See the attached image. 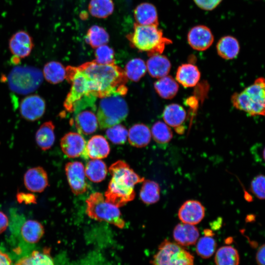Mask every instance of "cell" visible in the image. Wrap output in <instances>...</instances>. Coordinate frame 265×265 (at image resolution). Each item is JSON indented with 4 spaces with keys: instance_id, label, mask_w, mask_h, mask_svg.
Segmentation results:
<instances>
[{
    "instance_id": "7402d4cb",
    "label": "cell",
    "mask_w": 265,
    "mask_h": 265,
    "mask_svg": "<svg viewBox=\"0 0 265 265\" xmlns=\"http://www.w3.org/2000/svg\"><path fill=\"white\" fill-rule=\"evenodd\" d=\"M136 23L141 25L158 26V16L156 7L152 3L143 2L134 10Z\"/></svg>"
},
{
    "instance_id": "ac0fdd59",
    "label": "cell",
    "mask_w": 265,
    "mask_h": 265,
    "mask_svg": "<svg viewBox=\"0 0 265 265\" xmlns=\"http://www.w3.org/2000/svg\"><path fill=\"white\" fill-rule=\"evenodd\" d=\"M173 237L177 243L186 246L193 245L197 241L199 232L194 225L181 223L175 227Z\"/></svg>"
},
{
    "instance_id": "f35d334b",
    "label": "cell",
    "mask_w": 265,
    "mask_h": 265,
    "mask_svg": "<svg viewBox=\"0 0 265 265\" xmlns=\"http://www.w3.org/2000/svg\"><path fill=\"white\" fill-rule=\"evenodd\" d=\"M106 135L113 143L123 144L128 138V131L124 126L118 124L107 128Z\"/></svg>"
},
{
    "instance_id": "7c38bea8",
    "label": "cell",
    "mask_w": 265,
    "mask_h": 265,
    "mask_svg": "<svg viewBox=\"0 0 265 265\" xmlns=\"http://www.w3.org/2000/svg\"><path fill=\"white\" fill-rule=\"evenodd\" d=\"M86 142L81 134L70 132L61 139L60 146L63 153L70 158L82 157L87 159L86 154Z\"/></svg>"
},
{
    "instance_id": "d6986e66",
    "label": "cell",
    "mask_w": 265,
    "mask_h": 265,
    "mask_svg": "<svg viewBox=\"0 0 265 265\" xmlns=\"http://www.w3.org/2000/svg\"><path fill=\"white\" fill-rule=\"evenodd\" d=\"M146 64L149 75L157 79L167 76L171 67L168 58L161 54H155L150 56Z\"/></svg>"
},
{
    "instance_id": "83f0119b",
    "label": "cell",
    "mask_w": 265,
    "mask_h": 265,
    "mask_svg": "<svg viewBox=\"0 0 265 265\" xmlns=\"http://www.w3.org/2000/svg\"><path fill=\"white\" fill-rule=\"evenodd\" d=\"M154 88L160 97L165 99H171L176 95L179 90V85L174 78L167 75L158 79L154 83Z\"/></svg>"
},
{
    "instance_id": "f6af8a7d",
    "label": "cell",
    "mask_w": 265,
    "mask_h": 265,
    "mask_svg": "<svg viewBox=\"0 0 265 265\" xmlns=\"http://www.w3.org/2000/svg\"><path fill=\"white\" fill-rule=\"evenodd\" d=\"M8 225V218L6 215L0 211V234L5 231Z\"/></svg>"
},
{
    "instance_id": "ffe728a7",
    "label": "cell",
    "mask_w": 265,
    "mask_h": 265,
    "mask_svg": "<svg viewBox=\"0 0 265 265\" xmlns=\"http://www.w3.org/2000/svg\"><path fill=\"white\" fill-rule=\"evenodd\" d=\"M85 152L87 157L101 159L107 157L110 152V147L103 136L96 135L86 142Z\"/></svg>"
},
{
    "instance_id": "4316f807",
    "label": "cell",
    "mask_w": 265,
    "mask_h": 265,
    "mask_svg": "<svg viewBox=\"0 0 265 265\" xmlns=\"http://www.w3.org/2000/svg\"><path fill=\"white\" fill-rule=\"evenodd\" d=\"M185 109L177 104H171L166 106L162 113L165 123L169 126L177 128L181 126L186 118Z\"/></svg>"
},
{
    "instance_id": "5bb4252c",
    "label": "cell",
    "mask_w": 265,
    "mask_h": 265,
    "mask_svg": "<svg viewBox=\"0 0 265 265\" xmlns=\"http://www.w3.org/2000/svg\"><path fill=\"white\" fill-rule=\"evenodd\" d=\"M214 41L211 29L204 25H197L191 28L187 34V41L193 49L203 51L208 49Z\"/></svg>"
},
{
    "instance_id": "ab89813d",
    "label": "cell",
    "mask_w": 265,
    "mask_h": 265,
    "mask_svg": "<svg viewBox=\"0 0 265 265\" xmlns=\"http://www.w3.org/2000/svg\"><path fill=\"white\" fill-rule=\"evenodd\" d=\"M97 63L107 65L114 63V53L113 50L109 46L104 45L96 48L95 52Z\"/></svg>"
},
{
    "instance_id": "74e56055",
    "label": "cell",
    "mask_w": 265,
    "mask_h": 265,
    "mask_svg": "<svg viewBox=\"0 0 265 265\" xmlns=\"http://www.w3.org/2000/svg\"><path fill=\"white\" fill-rule=\"evenodd\" d=\"M154 140L159 144L169 142L173 137L172 132L165 122L158 121L155 123L151 130Z\"/></svg>"
},
{
    "instance_id": "8d00e7d4",
    "label": "cell",
    "mask_w": 265,
    "mask_h": 265,
    "mask_svg": "<svg viewBox=\"0 0 265 265\" xmlns=\"http://www.w3.org/2000/svg\"><path fill=\"white\" fill-rule=\"evenodd\" d=\"M216 247V242L212 236L205 235L198 240L196 246V252L201 258L208 259L213 255Z\"/></svg>"
},
{
    "instance_id": "277c9868",
    "label": "cell",
    "mask_w": 265,
    "mask_h": 265,
    "mask_svg": "<svg viewBox=\"0 0 265 265\" xmlns=\"http://www.w3.org/2000/svg\"><path fill=\"white\" fill-rule=\"evenodd\" d=\"M233 106L250 116L265 115V78H259L252 85L231 97Z\"/></svg>"
},
{
    "instance_id": "f546056e",
    "label": "cell",
    "mask_w": 265,
    "mask_h": 265,
    "mask_svg": "<svg viewBox=\"0 0 265 265\" xmlns=\"http://www.w3.org/2000/svg\"><path fill=\"white\" fill-rule=\"evenodd\" d=\"M66 68L57 61H50L44 67L43 75L46 80L53 84L62 82L66 78Z\"/></svg>"
},
{
    "instance_id": "e0dca14e",
    "label": "cell",
    "mask_w": 265,
    "mask_h": 265,
    "mask_svg": "<svg viewBox=\"0 0 265 265\" xmlns=\"http://www.w3.org/2000/svg\"><path fill=\"white\" fill-rule=\"evenodd\" d=\"M26 187L32 192H41L48 186V177L47 172L41 166H36L28 169L24 177Z\"/></svg>"
},
{
    "instance_id": "52a82bcc",
    "label": "cell",
    "mask_w": 265,
    "mask_h": 265,
    "mask_svg": "<svg viewBox=\"0 0 265 265\" xmlns=\"http://www.w3.org/2000/svg\"><path fill=\"white\" fill-rule=\"evenodd\" d=\"M86 203V212L91 218L106 221L119 228L124 227L125 222L119 208L107 202L101 193L96 192L91 194Z\"/></svg>"
},
{
    "instance_id": "cb8c5ba5",
    "label": "cell",
    "mask_w": 265,
    "mask_h": 265,
    "mask_svg": "<svg viewBox=\"0 0 265 265\" xmlns=\"http://www.w3.org/2000/svg\"><path fill=\"white\" fill-rule=\"evenodd\" d=\"M45 233L44 228L37 220L28 219L25 221L21 227V235L24 240L28 243L38 242Z\"/></svg>"
},
{
    "instance_id": "3957f363",
    "label": "cell",
    "mask_w": 265,
    "mask_h": 265,
    "mask_svg": "<svg viewBox=\"0 0 265 265\" xmlns=\"http://www.w3.org/2000/svg\"><path fill=\"white\" fill-rule=\"evenodd\" d=\"M128 38L138 50L147 52L149 55L161 54L166 45L172 41L163 36L162 30L157 25H141L135 23L133 32Z\"/></svg>"
},
{
    "instance_id": "8fae6325",
    "label": "cell",
    "mask_w": 265,
    "mask_h": 265,
    "mask_svg": "<svg viewBox=\"0 0 265 265\" xmlns=\"http://www.w3.org/2000/svg\"><path fill=\"white\" fill-rule=\"evenodd\" d=\"M83 164L80 161L69 162L65 171L71 191L76 195L84 193L87 189Z\"/></svg>"
},
{
    "instance_id": "ee69618b",
    "label": "cell",
    "mask_w": 265,
    "mask_h": 265,
    "mask_svg": "<svg viewBox=\"0 0 265 265\" xmlns=\"http://www.w3.org/2000/svg\"><path fill=\"white\" fill-rule=\"evenodd\" d=\"M256 260L258 265H265V244L261 245L258 249Z\"/></svg>"
},
{
    "instance_id": "d4e9b609",
    "label": "cell",
    "mask_w": 265,
    "mask_h": 265,
    "mask_svg": "<svg viewBox=\"0 0 265 265\" xmlns=\"http://www.w3.org/2000/svg\"><path fill=\"white\" fill-rule=\"evenodd\" d=\"M239 45L238 40L232 36L227 35L221 37L216 45L218 55L225 59L236 58L239 52Z\"/></svg>"
},
{
    "instance_id": "7dc6e473",
    "label": "cell",
    "mask_w": 265,
    "mask_h": 265,
    "mask_svg": "<svg viewBox=\"0 0 265 265\" xmlns=\"http://www.w3.org/2000/svg\"><path fill=\"white\" fill-rule=\"evenodd\" d=\"M263 156L264 160L265 161V148L264 149V151H263Z\"/></svg>"
},
{
    "instance_id": "836d02e7",
    "label": "cell",
    "mask_w": 265,
    "mask_h": 265,
    "mask_svg": "<svg viewBox=\"0 0 265 265\" xmlns=\"http://www.w3.org/2000/svg\"><path fill=\"white\" fill-rule=\"evenodd\" d=\"M88 10L95 17L106 18L113 12L114 4L112 0H91Z\"/></svg>"
},
{
    "instance_id": "5b68a950",
    "label": "cell",
    "mask_w": 265,
    "mask_h": 265,
    "mask_svg": "<svg viewBox=\"0 0 265 265\" xmlns=\"http://www.w3.org/2000/svg\"><path fill=\"white\" fill-rule=\"evenodd\" d=\"M97 98L95 95L88 94L84 95L73 105L74 123L81 134H92L98 128Z\"/></svg>"
},
{
    "instance_id": "2e32d148",
    "label": "cell",
    "mask_w": 265,
    "mask_h": 265,
    "mask_svg": "<svg viewBox=\"0 0 265 265\" xmlns=\"http://www.w3.org/2000/svg\"><path fill=\"white\" fill-rule=\"evenodd\" d=\"M205 213V208L199 201L189 200L181 206L178 215L182 223L195 225L203 220Z\"/></svg>"
},
{
    "instance_id": "30bf717a",
    "label": "cell",
    "mask_w": 265,
    "mask_h": 265,
    "mask_svg": "<svg viewBox=\"0 0 265 265\" xmlns=\"http://www.w3.org/2000/svg\"><path fill=\"white\" fill-rule=\"evenodd\" d=\"M66 71L65 79L71 83V88L64 103V106L67 111L72 112L74 103L90 93L86 78L78 67L68 66Z\"/></svg>"
},
{
    "instance_id": "4dcf8cb0",
    "label": "cell",
    "mask_w": 265,
    "mask_h": 265,
    "mask_svg": "<svg viewBox=\"0 0 265 265\" xmlns=\"http://www.w3.org/2000/svg\"><path fill=\"white\" fill-rule=\"evenodd\" d=\"M216 265H239L238 250L231 246H223L218 249L214 257Z\"/></svg>"
},
{
    "instance_id": "603a6c76",
    "label": "cell",
    "mask_w": 265,
    "mask_h": 265,
    "mask_svg": "<svg viewBox=\"0 0 265 265\" xmlns=\"http://www.w3.org/2000/svg\"><path fill=\"white\" fill-rule=\"evenodd\" d=\"M151 136V131L146 125L136 124L130 129L128 139L131 145L142 148L146 146L150 143Z\"/></svg>"
},
{
    "instance_id": "1f68e13d",
    "label": "cell",
    "mask_w": 265,
    "mask_h": 265,
    "mask_svg": "<svg viewBox=\"0 0 265 265\" xmlns=\"http://www.w3.org/2000/svg\"><path fill=\"white\" fill-rule=\"evenodd\" d=\"M139 196L145 204L149 205L157 203L160 198V187L159 184L151 180H144Z\"/></svg>"
},
{
    "instance_id": "4fadbf2b",
    "label": "cell",
    "mask_w": 265,
    "mask_h": 265,
    "mask_svg": "<svg viewBox=\"0 0 265 265\" xmlns=\"http://www.w3.org/2000/svg\"><path fill=\"white\" fill-rule=\"evenodd\" d=\"M45 107V102L41 97L38 95H30L22 100L20 112L26 120L34 121L43 116Z\"/></svg>"
},
{
    "instance_id": "d590c367",
    "label": "cell",
    "mask_w": 265,
    "mask_h": 265,
    "mask_svg": "<svg viewBox=\"0 0 265 265\" xmlns=\"http://www.w3.org/2000/svg\"><path fill=\"white\" fill-rule=\"evenodd\" d=\"M146 71V64L144 60L136 58L127 63L124 72L127 78L136 82L145 75Z\"/></svg>"
},
{
    "instance_id": "6da1fadb",
    "label": "cell",
    "mask_w": 265,
    "mask_h": 265,
    "mask_svg": "<svg viewBox=\"0 0 265 265\" xmlns=\"http://www.w3.org/2000/svg\"><path fill=\"white\" fill-rule=\"evenodd\" d=\"M78 67L87 79L90 94L97 98L126 94L128 78L124 71L114 63L103 65L93 60Z\"/></svg>"
},
{
    "instance_id": "60d3db41",
    "label": "cell",
    "mask_w": 265,
    "mask_h": 265,
    "mask_svg": "<svg viewBox=\"0 0 265 265\" xmlns=\"http://www.w3.org/2000/svg\"><path fill=\"white\" fill-rule=\"evenodd\" d=\"M251 191L260 199H265V176L255 177L251 184Z\"/></svg>"
},
{
    "instance_id": "ba28073f",
    "label": "cell",
    "mask_w": 265,
    "mask_h": 265,
    "mask_svg": "<svg viewBox=\"0 0 265 265\" xmlns=\"http://www.w3.org/2000/svg\"><path fill=\"white\" fill-rule=\"evenodd\" d=\"M128 107L121 95H113L102 98L97 109L98 125L107 129L119 124L128 114Z\"/></svg>"
},
{
    "instance_id": "7bdbcfd3",
    "label": "cell",
    "mask_w": 265,
    "mask_h": 265,
    "mask_svg": "<svg viewBox=\"0 0 265 265\" xmlns=\"http://www.w3.org/2000/svg\"><path fill=\"white\" fill-rule=\"evenodd\" d=\"M17 199L21 203L24 202L26 204H28L36 202L35 197L31 193H20L17 195Z\"/></svg>"
},
{
    "instance_id": "9a60e30c",
    "label": "cell",
    "mask_w": 265,
    "mask_h": 265,
    "mask_svg": "<svg viewBox=\"0 0 265 265\" xmlns=\"http://www.w3.org/2000/svg\"><path fill=\"white\" fill-rule=\"evenodd\" d=\"M34 45L30 34L24 30L15 32L9 39V48L14 56L23 58L31 53Z\"/></svg>"
},
{
    "instance_id": "d6a6232c",
    "label": "cell",
    "mask_w": 265,
    "mask_h": 265,
    "mask_svg": "<svg viewBox=\"0 0 265 265\" xmlns=\"http://www.w3.org/2000/svg\"><path fill=\"white\" fill-rule=\"evenodd\" d=\"M109 39V34L103 27L94 25L88 29L85 39L91 47L96 49L101 46L106 45Z\"/></svg>"
},
{
    "instance_id": "44dd1931",
    "label": "cell",
    "mask_w": 265,
    "mask_h": 265,
    "mask_svg": "<svg viewBox=\"0 0 265 265\" xmlns=\"http://www.w3.org/2000/svg\"><path fill=\"white\" fill-rule=\"evenodd\" d=\"M200 77V72L196 66L191 63H185L178 68L176 80L184 87H191L197 84Z\"/></svg>"
},
{
    "instance_id": "8992f818",
    "label": "cell",
    "mask_w": 265,
    "mask_h": 265,
    "mask_svg": "<svg viewBox=\"0 0 265 265\" xmlns=\"http://www.w3.org/2000/svg\"><path fill=\"white\" fill-rule=\"evenodd\" d=\"M43 75L38 68L31 66H17L13 67L7 76L9 89L20 95L31 93L42 83Z\"/></svg>"
},
{
    "instance_id": "e575fe53",
    "label": "cell",
    "mask_w": 265,
    "mask_h": 265,
    "mask_svg": "<svg viewBox=\"0 0 265 265\" xmlns=\"http://www.w3.org/2000/svg\"><path fill=\"white\" fill-rule=\"evenodd\" d=\"M15 265H54V263L48 250L42 252L35 250L30 255L20 259Z\"/></svg>"
},
{
    "instance_id": "b9f144b4",
    "label": "cell",
    "mask_w": 265,
    "mask_h": 265,
    "mask_svg": "<svg viewBox=\"0 0 265 265\" xmlns=\"http://www.w3.org/2000/svg\"><path fill=\"white\" fill-rule=\"evenodd\" d=\"M222 0H193L195 4L200 8L205 10L214 9Z\"/></svg>"
},
{
    "instance_id": "7a4b0ae2",
    "label": "cell",
    "mask_w": 265,
    "mask_h": 265,
    "mask_svg": "<svg viewBox=\"0 0 265 265\" xmlns=\"http://www.w3.org/2000/svg\"><path fill=\"white\" fill-rule=\"evenodd\" d=\"M112 178L105 193L106 200L118 208L133 200L135 196L134 187L143 182L141 177L123 160H117L108 169Z\"/></svg>"
},
{
    "instance_id": "bcb514c9",
    "label": "cell",
    "mask_w": 265,
    "mask_h": 265,
    "mask_svg": "<svg viewBox=\"0 0 265 265\" xmlns=\"http://www.w3.org/2000/svg\"><path fill=\"white\" fill-rule=\"evenodd\" d=\"M0 265H12L9 256L0 250Z\"/></svg>"
},
{
    "instance_id": "484cf974",
    "label": "cell",
    "mask_w": 265,
    "mask_h": 265,
    "mask_svg": "<svg viewBox=\"0 0 265 265\" xmlns=\"http://www.w3.org/2000/svg\"><path fill=\"white\" fill-rule=\"evenodd\" d=\"M54 125L52 121H48L41 125L35 134V140L40 148L46 151L50 149L55 141Z\"/></svg>"
},
{
    "instance_id": "9c48e42d",
    "label": "cell",
    "mask_w": 265,
    "mask_h": 265,
    "mask_svg": "<svg viewBox=\"0 0 265 265\" xmlns=\"http://www.w3.org/2000/svg\"><path fill=\"white\" fill-rule=\"evenodd\" d=\"M194 257L177 243L165 239L150 261L152 265H194Z\"/></svg>"
},
{
    "instance_id": "f1b7e54d",
    "label": "cell",
    "mask_w": 265,
    "mask_h": 265,
    "mask_svg": "<svg viewBox=\"0 0 265 265\" xmlns=\"http://www.w3.org/2000/svg\"><path fill=\"white\" fill-rule=\"evenodd\" d=\"M84 170L86 176L95 183L103 181L107 173L106 164L100 159H92L89 161Z\"/></svg>"
}]
</instances>
